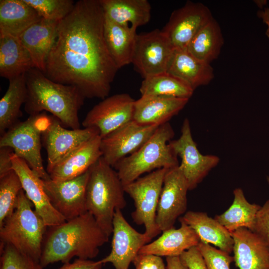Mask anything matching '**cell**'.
Returning a JSON list of instances; mask_svg holds the SVG:
<instances>
[{
	"mask_svg": "<svg viewBox=\"0 0 269 269\" xmlns=\"http://www.w3.org/2000/svg\"><path fill=\"white\" fill-rule=\"evenodd\" d=\"M104 12L100 0H80L60 21L46 61L45 76L76 87L85 98L104 99L119 69L104 36Z\"/></svg>",
	"mask_w": 269,
	"mask_h": 269,
	"instance_id": "obj_1",
	"label": "cell"
},
{
	"mask_svg": "<svg viewBox=\"0 0 269 269\" xmlns=\"http://www.w3.org/2000/svg\"><path fill=\"white\" fill-rule=\"evenodd\" d=\"M49 228L39 261L43 268L58 262L69 263L74 257L91 260L98 255L99 248L109 241V236L88 211Z\"/></svg>",
	"mask_w": 269,
	"mask_h": 269,
	"instance_id": "obj_2",
	"label": "cell"
},
{
	"mask_svg": "<svg viewBox=\"0 0 269 269\" xmlns=\"http://www.w3.org/2000/svg\"><path fill=\"white\" fill-rule=\"evenodd\" d=\"M25 76L27 95L24 110L28 114L47 111L62 126L80 129L78 112L85 98L76 87L54 82L35 68L29 70Z\"/></svg>",
	"mask_w": 269,
	"mask_h": 269,
	"instance_id": "obj_3",
	"label": "cell"
},
{
	"mask_svg": "<svg viewBox=\"0 0 269 269\" xmlns=\"http://www.w3.org/2000/svg\"><path fill=\"white\" fill-rule=\"evenodd\" d=\"M125 193L117 171L101 157L89 169L86 208L109 237L113 233L116 210H122L126 206Z\"/></svg>",
	"mask_w": 269,
	"mask_h": 269,
	"instance_id": "obj_4",
	"label": "cell"
},
{
	"mask_svg": "<svg viewBox=\"0 0 269 269\" xmlns=\"http://www.w3.org/2000/svg\"><path fill=\"white\" fill-rule=\"evenodd\" d=\"M174 134L169 122L161 125L140 148L119 161L114 168L123 185L135 180L145 173L178 166L177 156L169 144Z\"/></svg>",
	"mask_w": 269,
	"mask_h": 269,
	"instance_id": "obj_5",
	"label": "cell"
},
{
	"mask_svg": "<svg viewBox=\"0 0 269 269\" xmlns=\"http://www.w3.org/2000/svg\"><path fill=\"white\" fill-rule=\"evenodd\" d=\"M32 205L21 190L14 211L0 226V238L1 243L10 245L39 262L47 226L32 209Z\"/></svg>",
	"mask_w": 269,
	"mask_h": 269,
	"instance_id": "obj_6",
	"label": "cell"
},
{
	"mask_svg": "<svg viewBox=\"0 0 269 269\" xmlns=\"http://www.w3.org/2000/svg\"><path fill=\"white\" fill-rule=\"evenodd\" d=\"M51 116L42 112L18 122L8 129L0 138V147L11 148L14 154L23 159L41 179L50 176L44 167L41 155V136L47 129Z\"/></svg>",
	"mask_w": 269,
	"mask_h": 269,
	"instance_id": "obj_7",
	"label": "cell"
},
{
	"mask_svg": "<svg viewBox=\"0 0 269 269\" xmlns=\"http://www.w3.org/2000/svg\"><path fill=\"white\" fill-rule=\"evenodd\" d=\"M167 168L153 171L124 185V191L134 201V222L143 225L144 233L151 239L161 232L156 223L158 203Z\"/></svg>",
	"mask_w": 269,
	"mask_h": 269,
	"instance_id": "obj_8",
	"label": "cell"
},
{
	"mask_svg": "<svg viewBox=\"0 0 269 269\" xmlns=\"http://www.w3.org/2000/svg\"><path fill=\"white\" fill-rule=\"evenodd\" d=\"M174 50L161 30L137 34L132 63L143 79L165 73Z\"/></svg>",
	"mask_w": 269,
	"mask_h": 269,
	"instance_id": "obj_9",
	"label": "cell"
},
{
	"mask_svg": "<svg viewBox=\"0 0 269 269\" xmlns=\"http://www.w3.org/2000/svg\"><path fill=\"white\" fill-rule=\"evenodd\" d=\"M169 144L174 154L181 159L178 167L188 182L189 190L195 189L220 162L216 155L200 152L187 118L183 122L180 137L170 141Z\"/></svg>",
	"mask_w": 269,
	"mask_h": 269,
	"instance_id": "obj_10",
	"label": "cell"
},
{
	"mask_svg": "<svg viewBox=\"0 0 269 269\" xmlns=\"http://www.w3.org/2000/svg\"><path fill=\"white\" fill-rule=\"evenodd\" d=\"M178 166L168 169L164 176L156 216L161 232L174 227L177 219L187 212L189 186Z\"/></svg>",
	"mask_w": 269,
	"mask_h": 269,
	"instance_id": "obj_11",
	"label": "cell"
},
{
	"mask_svg": "<svg viewBox=\"0 0 269 269\" xmlns=\"http://www.w3.org/2000/svg\"><path fill=\"white\" fill-rule=\"evenodd\" d=\"M112 234L111 252L100 261L103 264L111 263L115 269H129L141 248L152 240L134 229L119 209L114 215Z\"/></svg>",
	"mask_w": 269,
	"mask_h": 269,
	"instance_id": "obj_12",
	"label": "cell"
},
{
	"mask_svg": "<svg viewBox=\"0 0 269 269\" xmlns=\"http://www.w3.org/2000/svg\"><path fill=\"white\" fill-rule=\"evenodd\" d=\"M135 101L127 93L107 97L89 111L82 125L97 129L103 138L133 120Z\"/></svg>",
	"mask_w": 269,
	"mask_h": 269,
	"instance_id": "obj_13",
	"label": "cell"
},
{
	"mask_svg": "<svg viewBox=\"0 0 269 269\" xmlns=\"http://www.w3.org/2000/svg\"><path fill=\"white\" fill-rule=\"evenodd\" d=\"M159 126L143 125L132 120L101 138L102 157L114 166L140 148Z\"/></svg>",
	"mask_w": 269,
	"mask_h": 269,
	"instance_id": "obj_14",
	"label": "cell"
},
{
	"mask_svg": "<svg viewBox=\"0 0 269 269\" xmlns=\"http://www.w3.org/2000/svg\"><path fill=\"white\" fill-rule=\"evenodd\" d=\"M212 17L206 5L188 0L173 11L161 30L175 49H186L200 29Z\"/></svg>",
	"mask_w": 269,
	"mask_h": 269,
	"instance_id": "obj_15",
	"label": "cell"
},
{
	"mask_svg": "<svg viewBox=\"0 0 269 269\" xmlns=\"http://www.w3.org/2000/svg\"><path fill=\"white\" fill-rule=\"evenodd\" d=\"M89 176V169L76 178L65 181L42 179L51 203L66 221L87 212L86 191Z\"/></svg>",
	"mask_w": 269,
	"mask_h": 269,
	"instance_id": "obj_16",
	"label": "cell"
},
{
	"mask_svg": "<svg viewBox=\"0 0 269 269\" xmlns=\"http://www.w3.org/2000/svg\"><path fill=\"white\" fill-rule=\"evenodd\" d=\"M98 134V130L93 128L66 129L57 119L51 116L48 126L42 133L43 144L47 154L48 173L74 150Z\"/></svg>",
	"mask_w": 269,
	"mask_h": 269,
	"instance_id": "obj_17",
	"label": "cell"
},
{
	"mask_svg": "<svg viewBox=\"0 0 269 269\" xmlns=\"http://www.w3.org/2000/svg\"><path fill=\"white\" fill-rule=\"evenodd\" d=\"M12 169L18 175L22 189L34 207V211L42 218L47 227L66 221L54 208L46 194L42 179L31 169L23 159L13 152L11 155Z\"/></svg>",
	"mask_w": 269,
	"mask_h": 269,
	"instance_id": "obj_18",
	"label": "cell"
},
{
	"mask_svg": "<svg viewBox=\"0 0 269 269\" xmlns=\"http://www.w3.org/2000/svg\"><path fill=\"white\" fill-rule=\"evenodd\" d=\"M236 266L239 269H269V245L246 228L231 233Z\"/></svg>",
	"mask_w": 269,
	"mask_h": 269,
	"instance_id": "obj_19",
	"label": "cell"
},
{
	"mask_svg": "<svg viewBox=\"0 0 269 269\" xmlns=\"http://www.w3.org/2000/svg\"><path fill=\"white\" fill-rule=\"evenodd\" d=\"M189 99L146 95L135 101L133 120L143 125L160 126L178 114Z\"/></svg>",
	"mask_w": 269,
	"mask_h": 269,
	"instance_id": "obj_20",
	"label": "cell"
},
{
	"mask_svg": "<svg viewBox=\"0 0 269 269\" xmlns=\"http://www.w3.org/2000/svg\"><path fill=\"white\" fill-rule=\"evenodd\" d=\"M101 141L98 134L80 145L54 167L49 173L50 179L65 181L85 173L102 156Z\"/></svg>",
	"mask_w": 269,
	"mask_h": 269,
	"instance_id": "obj_21",
	"label": "cell"
},
{
	"mask_svg": "<svg viewBox=\"0 0 269 269\" xmlns=\"http://www.w3.org/2000/svg\"><path fill=\"white\" fill-rule=\"evenodd\" d=\"M59 22L41 18L19 36L31 57L34 68L43 72L57 36Z\"/></svg>",
	"mask_w": 269,
	"mask_h": 269,
	"instance_id": "obj_22",
	"label": "cell"
},
{
	"mask_svg": "<svg viewBox=\"0 0 269 269\" xmlns=\"http://www.w3.org/2000/svg\"><path fill=\"white\" fill-rule=\"evenodd\" d=\"M180 227L162 232L157 239L143 246L138 254H153L160 257H180L185 251L196 247L200 242L195 232L187 224L179 220Z\"/></svg>",
	"mask_w": 269,
	"mask_h": 269,
	"instance_id": "obj_23",
	"label": "cell"
},
{
	"mask_svg": "<svg viewBox=\"0 0 269 269\" xmlns=\"http://www.w3.org/2000/svg\"><path fill=\"white\" fill-rule=\"evenodd\" d=\"M179 220L195 232L200 242L212 244L229 254L233 252L234 241L231 232L206 212L187 211Z\"/></svg>",
	"mask_w": 269,
	"mask_h": 269,
	"instance_id": "obj_24",
	"label": "cell"
},
{
	"mask_svg": "<svg viewBox=\"0 0 269 269\" xmlns=\"http://www.w3.org/2000/svg\"><path fill=\"white\" fill-rule=\"evenodd\" d=\"M166 72L183 81L194 91L208 84L214 77L210 64L195 58L186 49H175Z\"/></svg>",
	"mask_w": 269,
	"mask_h": 269,
	"instance_id": "obj_25",
	"label": "cell"
},
{
	"mask_svg": "<svg viewBox=\"0 0 269 269\" xmlns=\"http://www.w3.org/2000/svg\"><path fill=\"white\" fill-rule=\"evenodd\" d=\"M105 15L121 25L137 27L147 23L151 7L147 0H100Z\"/></svg>",
	"mask_w": 269,
	"mask_h": 269,
	"instance_id": "obj_26",
	"label": "cell"
},
{
	"mask_svg": "<svg viewBox=\"0 0 269 269\" xmlns=\"http://www.w3.org/2000/svg\"><path fill=\"white\" fill-rule=\"evenodd\" d=\"M34 68L31 57L19 37L0 34V76L8 80Z\"/></svg>",
	"mask_w": 269,
	"mask_h": 269,
	"instance_id": "obj_27",
	"label": "cell"
},
{
	"mask_svg": "<svg viewBox=\"0 0 269 269\" xmlns=\"http://www.w3.org/2000/svg\"><path fill=\"white\" fill-rule=\"evenodd\" d=\"M136 30L115 23L105 15V40L109 52L119 69L132 63L137 35Z\"/></svg>",
	"mask_w": 269,
	"mask_h": 269,
	"instance_id": "obj_28",
	"label": "cell"
},
{
	"mask_svg": "<svg viewBox=\"0 0 269 269\" xmlns=\"http://www.w3.org/2000/svg\"><path fill=\"white\" fill-rule=\"evenodd\" d=\"M41 18L24 0H0V34L19 37Z\"/></svg>",
	"mask_w": 269,
	"mask_h": 269,
	"instance_id": "obj_29",
	"label": "cell"
},
{
	"mask_svg": "<svg viewBox=\"0 0 269 269\" xmlns=\"http://www.w3.org/2000/svg\"><path fill=\"white\" fill-rule=\"evenodd\" d=\"M223 43L220 27L212 17L200 29L186 49L198 60L210 64L219 56Z\"/></svg>",
	"mask_w": 269,
	"mask_h": 269,
	"instance_id": "obj_30",
	"label": "cell"
},
{
	"mask_svg": "<svg viewBox=\"0 0 269 269\" xmlns=\"http://www.w3.org/2000/svg\"><path fill=\"white\" fill-rule=\"evenodd\" d=\"M25 74L9 80L7 90L0 100V134L19 122L20 107L24 104L27 95Z\"/></svg>",
	"mask_w": 269,
	"mask_h": 269,
	"instance_id": "obj_31",
	"label": "cell"
},
{
	"mask_svg": "<svg viewBox=\"0 0 269 269\" xmlns=\"http://www.w3.org/2000/svg\"><path fill=\"white\" fill-rule=\"evenodd\" d=\"M233 195L231 205L224 213L216 215L215 219L231 233L241 228L252 231L261 206L250 203L241 188L235 189Z\"/></svg>",
	"mask_w": 269,
	"mask_h": 269,
	"instance_id": "obj_32",
	"label": "cell"
},
{
	"mask_svg": "<svg viewBox=\"0 0 269 269\" xmlns=\"http://www.w3.org/2000/svg\"><path fill=\"white\" fill-rule=\"evenodd\" d=\"M139 91L141 96H159L188 99L194 92V90L183 81L167 72L144 78Z\"/></svg>",
	"mask_w": 269,
	"mask_h": 269,
	"instance_id": "obj_33",
	"label": "cell"
},
{
	"mask_svg": "<svg viewBox=\"0 0 269 269\" xmlns=\"http://www.w3.org/2000/svg\"><path fill=\"white\" fill-rule=\"evenodd\" d=\"M22 189L20 179L13 170L0 177V226L14 211Z\"/></svg>",
	"mask_w": 269,
	"mask_h": 269,
	"instance_id": "obj_34",
	"label": "cell"
},
{
	"mask_svg": "<svg viewBox=\"0 0 269 269\" xmlns=\"http://www.w3.org/2000/svg\"><path fill=\"white\" fill-rule=\"evenodd\" d=\"M43 18L60 21L73 9L72 0H24Z\"/></svg>",
	"mask_w": 269,
	"mask_h": 269,
	"instance_id": "obj_35",
	"label": "cell"
},
{
	"mask_svg": "<svg viewBox=\"0 0 269 269\" xmlns=\"http://www.w3.org/2000/svg\"><path fill=\"white\" fill-rule=\"evenodd\" d=\"M0 269H43L39 262L1 243Z\"/></svg>",
	"mask_w": 269,
	"mask_h": 269,
	"instance_id": "obj_36",
	"label": "cell"
},
{
	"mask_svg": "<svg viewBox=\"0 0 269 269\" xmlns=\"http://www.w3.org/2000/svg\"><path fill=\"white\" fill-rule=\"evenodd\" d=\"M197 247L207 269H230V265L234 261L233 256L230 254L202 242Z\"/></svg>",
	"mask_w": 269,
	"mask_h": 269,
	"instance_id": "obj_37",
	"label": "cell"
},
{
	"mask_svg": "<svg viewBox=\"0 0 269 269\" xmlns=\"http://www.w3.org/2000/svg\"><path fill=\"white\" fill-rule=\"evenodd\" d=\"M252 231L269 245V199L258 211Z\"/></svg>",
	"mask_w": 269,
	"mask_h": 269,
	"instance_id": "obj_38",
	"label": "cell"
},
{
	"mask_svg": "<svg viewBox=\"0 0 269 269\" xmlns=\"http://www.w3.org/2000/svg\"><path fill=\"white\" fill-rule=\"evenodd\" d=\"M133 263L135 269H166L161 257L153 254H138Z\"/></svg>",
	"mask_w": 269,
	"mask_h": 269,
	"instance_id": "obj_39",
	"label": "cell"
},
{
	"mask_svg": "<svg viewBox=\"0 0 269 269\" xmlns=\"http://www.w3.org/2000/svg\"><path fill=\"white\" fill-rule=\"evenodd\" d=\"M179 257L182 263L188 269H207L204 259L197 246L184 252Z\"/></svg>",
	"mask_w": 269,
	"mask_h": 269,
	"instance_id": "obj_40",
	"label": "cell"
},
{
	"mask_svg": "<svg viewBox=\"0 0 269 269\" xmlns=\"http://www.w3.org/2000/svg\"><path fill=\"white\" fill-rule=\"evenodd\" d=\"M103 265L100 260L77 259L72 263L64 264L58 269H102Z\"/></svg>",
	"mask_w": 269,
	"mask_h": 269,
	"instance_id": "obj_41",
	"label": "cell"
},
{
	"mask_svg": "<svg viewBox=\"0 0 269 269\" xmlns=\"http://www.w3.org/2000/svg\"><path fill=\"white\" fill-rule=\"evenodd\" d=\"M13 152L9 147H0V177L13 170L11 157Z\"/></svg>",
	"mask_w": 269,
	"mask_h": 269,
	"instance_id": "obj_42",
	"label": "cell"
},
{
	"mask_svg": "<svg viewBox=\"0 0 269 269\" xmlns=\"http://www.w3.org/2000/svg\"><path fill=\"white\" fill-rule=\"evenodd\" d=\"M166 269H188L181 262L179 257H166Z\"/></svg>",
	"mask_w": 269,
	"mask_h": 269,
	"instance_id": "obj_43",
	"label": "cell"
},
{
	"mask_svg": "<svg viewBox=\"0 0 269 269\" xmlns=\"http://www.w3.org/2000/svg\"><path fill=\"white\" fill-rule=\"evenodd\" d=\"M257 15L259 18L262 19L263 22L267 24L268 27L266 34L269 38V5L265 7L263 10L258 11Z\"/></svg>",
	"mask_w": 269,
	"mask_h": 269,
	"instance_id": "obj_44",
	"label": "cell"
},
{
	"mask_svg": "<svg viewBox=\"0 0 269 269\" xmlns=\"http://www.w3.org/2000/svg\"><path fill=\"white\" fill-rule=\"evenodd\" d=\"M267 182L269 185V177H267Z\"/></svg>",
	"mask_w": 269,
	"mask_h": 269,
	"instance_id": "obj_45",
	"label": "cell"
}]
</instances>
